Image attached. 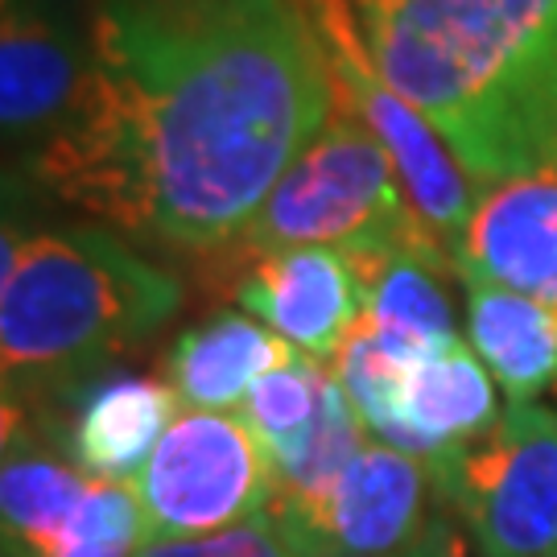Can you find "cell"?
Wrapping results in <instances>:
<instances>
[{
  "instance_id": "cell-15",
  "label": "cell",
  "mask_w": 557,
  "mask_h": 557,
  "mask_svg": "<svg viewBox=\"0 0 557 557\" xmlns=\"http://www.w3.org/2000/svg\"><path fill=\"white\" fill-rule=\"evenodd\" d=\"M294 356H301L298 347H289L252 314L220 310L174 338V347L165 351V384L190 409L232 413L264 372Z\"/></svg>"
},
{
  "instance_id": "cell-1",
  "label": "cell",
  "mask_w": 557,
  "mask_h": 557,
  "mask_svg": "<svg viewBox=\"0 0 557 557\" xmlns=\"http://www.w3.org/2000/svg\"><path fill=\"white\" fill-rule=\"evenodd\" d=\"M75 112L25 161L120 236L220 257L335 112L310 0H103Z\"/></svg>"
},
{
  "instance_id": "cell-16",
  "label": "cell",
  "mask_w": 557,
  "mask_h": 557,
  "mask_svg": "<svg viewBox=\"0 0 557 557\" xmlns=\"http://www.w3.org/2000/svg\"><path fill=\"white\" fill-rule=\"evenodd\" d=\"M467 294V343L508 400L557 388V306L475 273H458Z\"/></svg>"
},
{
  "instance_id": "cell-9",
  "label": "cell",
  "mask_w": 557,
  "mask_h": 557,
  "mask_svg": "<svg viewBox=\"0 0 557 557\" xmlns=\"http://www.w3.org/2000/svg\"><path fill=\"white\" fill-rule=\"evenodd\" d=\"M91 66V41L50 0H4L0 29V120L25 161L75 112Z\"/></svg>"
},
{
  "instance_id": "cell-7",
  "label": "cell",
  "mask_w": 557,
  "mask_h": 557,
  "mask_svg": "<svg viewBox=\"0 0 557 557\" xmlns=\"http://www.w3.org/2000/svg\"><path fill=\"white\" fill-rule=\"evenodd\" d=\"M310 9H314V25H319L331 75H335V100L376 133L384 153L397 165L418 215L438 236L442 248L455 257L467 220L475 211V182L462 174V165L446 149V140L430 128V120L384 83L372 50H368V38L359 29L356 4L310 0Z\"/></svg>"
},
{
  "instance_id": "cell-21",
  "label": "cell",
  "mask_w": 557,
  "mask_h": 557,
  "mask_svg": "<svg viewBox=\"0 0 557 557\" xmlns=\"http://www.w3.org/2000/svg\"><path fill=\"white\" fill-rule=\"evenodd\" d=\"M458 520H446L434 537H425L413 549H400V554H384V557H467V545L458 541Z\"/></svg>"
},
{
  "instance_id": "cell-17",
  "label": "cell",
  "mask_w": 557,
  "mask_h": 557,
  "mask_svg": "<svg viewBox=\"0 0 557 557\" xmlns=\"http://www.w3.org/2000/svg\"><path fill=\"white\" fill-rule=\"evenodd\" d=\"M91 479L66 455L29 434V421L4 413V471H0V512L4 533L50 557L79 512Z\"/></svg>"
},
{
  "instance_id": "cell-2",
  "label": "cell",
  "mask_w": 557,
  "mask_h": 557,
  "mask_svg": "<svg viewBox=\"0 0 557 557\" xmlns=\"http://www.w3.org/2000/svg\"><path fill=\"white\" fill-rule=\"evenodd\" d=\"M384 83L479 190L557 170V0H356Z\"/></svg>"
},
{
  "instance_id": "cell-5",
  "label": "cell",
  "mask_w": 557,
  "mask_h": 557,
  "mask_svg": "<svg viewBox=\"0 0 557 557\" xmlns=\"http://www.w3.org/2000/svg\"><path fill=\"white\" fill-rule=\"evenodd\" d=\"M438 487L479 557H557V409L512 400Z\"/></svg>"
},
{
  "instance_id": "cell-11",
  "label": "cell",
  "mask_w": 557,
  "mask_h": 557,
  "mask_svg": "<svg viewBox=\"0 0 557 557\" xmlns=\"http://www.w3.org/2000/svg\"><path fill=\"white\" fill-rule=\"evenodd\" d=\"M496 421V376L458 338L434 356H418L400 368L393 388V418L376 442L425 458L434 471H442L462 446L479 442Z\"/></svg>"
},
{
  "instance_id": "cell-13",
  "label": "cell",
  "mask_w": 557,
  "mask_h": 557,
  "mask_svg": "<svg viewBox=\"0 0 557 557\" xmlns=\"http://www.w3.org/2000/svg\"><path fill=\"white\" fill-rule=\"evenodd\" d=\"M62 400V455L100 483H133L153 458L170 421L178 418L174 388L137 372H96L66 388Z\"/></svg>"
},
{
  "instance_id": "cell-19",
  "label": "cell",
  "mask_w": 557,
  "mask_h": 557,
  "mask_svg": "<svg viewBox=\"0 0 557 557\" xmlns=\"http://www.w3.org/2000/svg\"><path fill=\"white\" fill-rule=\"evenodd\" d=\"M149 541L137 483H100L91 479L71 529L50 557H137Z\"/></svg>"
},
{
  "instance_id": "cell-10",
  "label": "cell",
  "mask_w": 557,
  "mask_h": 557,
  "mask_svg": "<svg viewBox=\"0 0 557 557\" xmlns=\"http://www.w3.org/2000/svg\"><path fill=\"white\" fill-rule=\"evenodd\" d=\"M236 306L301 356L335 359L363 314L356 260L338 248H285L239 264Z\"/></svg>"
},
{
  "instance_id": "cell-4",
  "label": "cell",
  "mask_w": 557,
  "mask_h": 557,
  "mask_svg": "<svg viewBox=\"0 0 557 557\" xmlns=\"http://www.w3.org/2000/svg\"><path fill=\"white\" fill-rule=\"evenodd\" d=\"M285 248H338L347 257L442 248L376 133L338 100L319 137L281 174L257 220L239 232L232 260L248 264Z\"/></svg>"
},
{
  "instance_id": "cell-14",
  "label": "cell",
  "mask_w": 557,
  "mask_h": 557,
  "mask_svg": "<svg viewBox=\"0 0 557 557\" xmlns=\"http://www.w3.org/2000/svg\"><path fill=\"white\" fill-rule=\"evenodd\" d=\"M356 260L363 285L359 322L405 356H434L458 343L455 306L446 294V273L455 257L442 248H393Z\"/></svg>"
},
{
  "instance_id": "cell-18",
  "label": "cell",
  "mask_w": 557,
  "mask_h": 557,
  "mask_svg": "<svg viewBox=\"0 0 557 557\" xmlns=\"http://www.w3.org/2000/svg\"><path fill=\"white\" fill-rule=\"evenodd\" d=\"M335 372L314 363V356H294L252 384L244 400V418L257 430V438L269 450V462L289 455L314 425H319L326 397H331Z\"/></svg>"
},
{
  "instance_id": "cell-8",
  "label": "cell",
  "mask_w": 557,
  "mask_h": 557,
  "mask_svg": "<svg viewBox=\"0 0 557 557\" xmlns=\"http://www.w3.org/2000/svg\"><path fill=\"white\" fill-rule=\"evenodd\" d=\"M446 520H455V512L425 458L363 442L314 512L277 524L301 557H384L434 537Z\"/></svg>"
},
{
  "instance_id": "cell-20",
  "label": "cell",
  "mask_w": 557,
  "mask_h": 557,
  "mask_svg": "<svg viewBox=\"0 0 557 557\" xmlns=\"http://www.w3.org/2000/svg\"><path fill=\"white\" fill-rule=\"evenodd\" d=\"M137 557H301L298 545L285 537L277 520L269 512L220 529V533H202V537H165L145 541Z\"/></svg>"
},
{
  "instance_id": "cell-6",
  "label": "cell",
  "mask_w": 557,
  "mask_h": 557,
  "mask_svg": "<svg viewBox=\"0 0 557 557\" xmlns=\"http://www.w3.org/2000/svg\"><path fill=\"white\" fill-rule=\"evenodd\" d=\"M133 483L149 541L220 533L273 504V462L244 413H178Z\"/></svg>"
},
{
  "instance_id": "cell-12",
  "label": "cell",
  "mask_w": 557,
  "mask_h": 557,
  "mask_svg": "<svg viewBox=\"0 0 557 557\" xmlns=\"http://www.w3.org/2000/svg\"><path fill=\"white\" fill-rule=\"evenodd\" d=\"M455 273H475L557 306V170L479 190L455 248Z\"/></svg>"
},
{
  "instance_id": "cell-22",
  "label": "cell",
  "mask_w": 557,
  "mask_h": 557,
  "mask_svg": "<svg viewBox=\"0 0 557 557\" xmlns=\"http://www.w3.org/2000/svg\"><path fill=\"white\" fill-rule=\"evenodd\" d=\"M0 557H41L38 549H29L21 537H13V533H4V549H0Z\"/></svg>"
},
{
  "instance_id": "cell-3",
  "label": "cell",
  "mask_w": 557,
  "mask_h": 557,
  "mask_svg": "<svg viewBox=\"0 0 557 557\" xmlns=\"http://www.w3.org/2000/svg\"><path fill=\"white\" fill-rule=\"evenodd\" d=\"M182 281L103 223L4 227L0 363L4 405L62 397L178 314Z\"/></svg>"
}]
</instances>
